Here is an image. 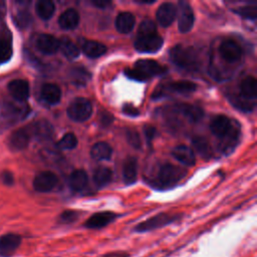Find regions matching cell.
<instances>
[{
    "instance_id": "1",
    "label": "cell",
    "mask_w": 257,
    "mask_h": 257,
    "mask_svg": "<svg viewBox=\"0 0 257 257\" xmlns=\"http://www.w3.org/2000/svg\"><path fill=\"white\" fill-rule=\"evenodd\" d=\"M170 57L177 66L189 71L197 70L201 64L198 52L190 46H174L170 51Z\"/></svg>"
},
{
    "instance_id": "2",
    "label": "cell",
    "mask_w": 257,
    "mask_h": 257,
    "mask_svg": "<svg viewBox=\"0 0 257 257\" xmlns=\"http://www.w3.org/2000/svg\"><path fill=\"white\" fill-rule=\"evenodd\" d=\"M182 218L181 214H172V213H159L157 215H154L145 221L140 222L137 224L134 228L133 231L136 233H147L151 232L157 229L164 228L166 226H169L177 221H179Z\"/></svg>"
},
{
    "instance_id": "3",
    "label": "cell",
    "mask_w": 257,
    "mask_h": 257,
    "mask_svg": "<svg viewBox=\"0 0 257 257\" xmlns=\"http://www.w3.org/2000/svg\"><path fill=\"white\" fill-rule=\"evenodd\" d=\"M186 175V171L172 164H164L159 169L157 178L161 186H172L180 182Z\"/></svg>"
},
{
    "instance_id": "4",
    "label": "cell",
    "mask_w": 257,
    "mask_h": 257,
    "mask_svg": "<svg viewBox=\"0 0 257 257\" xmlns=\"http://www.w3.org/2000/svg\"><path fill=\"white\" fill-rule=\"evenodd\" d=\"M92 112V106L88 99L84 97L75 98L67 108L69 118L74 121H84L88 119Z\"/></svg>"
},
{
    "instance_id": "5",
    "label": "cell",
    "mask_w": 257,
    "mask_h": 257,
    "mask_svg": "<svg viewBox=\"0 0 257 257\" xmlns=\"http://www.w3.org/2000/svg\"><path fill=\"white\" fill-rule=\"evenodd\" d=\"M118 215L111 211H100L92 214L83 223V227L89 230H99L112 223Z\"/></svg>"
},
{
    "instance_id": "6",
    "label": "cell",
    "mask_w": 257,
    "mask_h": 257,
    "mask_svg": "<svg viewBox=\"0 0 257 257\" xmlns=\"http://www.w3.org/2000/svg\"><path fill=\"white\" fill-rule=\"evenodd\" d=\"M163 44V38L158 34H153L138 37L135 42V48L142 53H155L162 48Z\"/></svg>"
},
{
    "instance_id": "7",
    "label": "cell",
    "mask_w": 257,
    "mask_h": 257,
    "mask_svg": "<svg viewBox=\"0 0 257 257\" xmlns=\"http://www.w3.org/2000/svg\"><path fill=\"white\" fill-rule=\"evenodd\" d=\"M195 21V16L191 5L188 2L180 1L178 5V25L179 30L183 33L189 32Z\"/></svg>"
},
{
    "instance_id": "8",
    "label": "cell",
    "mask_w": 257,
    "mask_h": 257,
    "mask_svg": "<svg viewBox=\"0 0 257 257\" xmlns=\"http://www.w3.org/2000/svg\"><path fill=\"white\" fill-rule=\"evenodd\" d=\"M25 114L24 110L10 102L0 101V125H10Z\"/></svg>"
},
{
    "instance_id": "9",
    "label": "cell",
    "mask_w": 257,
    "mask_h": 257,
    "mask_svg": "<svg viewBox=\"0 0 257 257\" xmlns=\"http://www.w3.org/2000/svg\"><path fill=\"white\" fill-rule=\"evenodd\" d=\"M147 80L153 76L161 75L166 72V67L160 65L157 61L152 59H140L135 63L134 67Z\"/></svg>"
},
{
    "instance_id": "10",
    "label": "cell",
    "mask_w": 257,
    "mask_h": 257,
    "mask_svg": "<svg viewBox=\"0 0 257 257\" xmlns=\"http://www.w3.org/2000/svg\"><path fill=\"white\" fill-rule=\"evenodd\" d=\"M22 238L16 233L0 236V257H11L20 247Z\"/></svg>"
},
{
    "instance_id": "11",
    "label": "cell",
    "mask_w": 257,
    "mask_h": 257,
    "mask_svg": "<svg viewBox=\"0 0 257 257\" xmlns=\"http://www.w3.org/2000/svg\"><path fill=\"white\" fill-rule=\"evenodd\" d=\"M171 109L178 115L184 116L190 122H198L204 116V111L201 107L190 103H178L171 107Z\"/></svg>"
},
{
    "instance_id": "12",
    "label": "cell",
    "mask_w": 257,
    "mask_h": 257,
    "mask_svg": "<svg viewBox=\"0 0 257 257\" xmlns=\"http://www.w3.org/2000/svg\"><path fill=\"white\" fill-rule=\"evenodd\" d=\"M57 183L58 178L54 173L50 171H44L35 176L33 180V188L37 192L46 193L53 190Z\"/></svg>"
},
{
    "instance_id": "13",
    "label": "cell",
    "mask_w": 257,
    "mask_h": 257,
    "mask_svg": "<svg viewBox=\"0 0 257 257\" xmlns=\"http://www.w3.org/2000/svg\"><path fill=\"white\" fill-rule=\"evenodd\" d=\"M31 137L29 125L21 127L11 134L8 139V147L12 151L24 150L28 146Z\"/></svg>"
},
{
    "instance_id": "14",
    "label": "cell",
    "mask_w": 257,
    "mask_h": 257,
    "mask_svg": "<svg viewBox=\"0 0 257 257\" xmlns=\"http://www.w3.org/2000/svg\"><path fill=\"white\" fill-rule=\"evenodd\" d=\"M197 85L188 80H179V81H174L171 83H168L162 87L154 94V96H160L164 95L168 92H173V93H190L196 90Z\"/></svg>"
},
{
    "instance_id": "15",
    "label": "cell",
    "mask_w": 257,
    "mask_h": 257,
    "mask_svg": "<svg viewBox=\"0 0 257 257\" xmlns=\"http://www.w3.org/2000/svg\"><path fill=\"white\" fill-rule=\"evenodd\" d=\"M219 52L221 57L229 63L240 60L242 56V48L234 40L223 41L219 47Z\"/></svg>"
},
{
    "instance_id": "16",
    "label": "cell",
    "mask_w": 257,
    "mask_h": 257,
    "mask_svg": "<svg viewBox=\"0 0 257 257\" xmlns=\"http://www.w3.org/2000/svg\"><path fill=\"white\" fill-rule=\"evenodd\" d=\"M7 89L9 94L17 101H25L30 94L29 83L25 79H13L8 85Z\"/></svg>"
},
{
    "instance_id": "17",
    "label": "cell",
    "mask_w": 257,
    "mask_h": 257,
    "mask_svg": "<svg viewBox=\"0 0 257 257\" xmlns=\"http://www.w3.org/2000/svg\"><path fill=\"white\" fill-rule=\"evenodd\" d=\"M235 125L231 121L229 117L226 115H217L213 117V119L210 122V130L211 132L219 139H222L226 137L234 127Z\"/></svg>"
},
{
    "instance_id": "18",
    "label": "cell",
    "mask_w": 257,
    "mask_h": 257,
    "mask_svg": "<svg viewBox=\"0 0 257 257\" xmlns=\"http://www.w3.org/2000/svg\"><path fill=\"white\" fill-rule=\"evenodd\" d=\"M36 47L43 54H54L59 49V40L50 34H40L36 39Z\"/></svg>"
},
{
    "instance_id": "19",
    "label": "cell",
    "mask_w": 257,
    "mask_h": 257,
    "mask_svg": "<svg viewBox=\"0 0 257 257\" xmlns=\"http://www.w3.org/2000/svg\"><path fill=\"white\" fill-rule=\"evenodd\" d=\"M31 136L35 137L39 141H47L50 140L53 136V126L47 120H38L29 125Z\"/></svg>"
},
{
    "instance_id": "20",
    "label": "cell",
    "mask_w": 257,
    "mask_h": 257,
    "mask_svg": "<svg viewBox=\"0 0 257 257\" xmlns=\"http://www.w3.org/2000/svg\"><path fill=\"white\" fill-rule=\"evenodd\" d=\"M177 9L172 3H163L157 11V21L163 27L170 26L176 18Z\"/></svg>"
},
{
    "instance_id": "21",
    "label": "cell",
    "mask_w": 257,
    "mask_h": 257,
    "mask_svg": "<svg viewBox=\"0 0 257 257\" xmlns=\"http://www.w3.org/2000/svg\"><path fill=\"white\" fill-rule=\"evenodd\" d=\"M172 155L177 161L185 166L191 167L195 165V154L193 150L188 146L180 145L175 147L172 151Z\"/></svg>"
},
{
    "instance_id": "22",
    "label": "cell",
    "mask_w": 257,
    "mask_h": 257,
    "mask_svg": "<svg viewBox=\"0 0 257 257\" xmlns=\"http://www.w3.org/2000/svg\"><path fill=\"white\" fill-rule=\"evenodd\" d=\"M40 95L45 102L49 104H56L61 98V90L56 84L45 83L41 87Z\"/></svg>"
},
{
    "instance_id": "23",
    "label": "cell",
    "mask_w": 257,
    "mask_h": 257,
    "mask_svg": "<svg viewBox=\"0 0 257 257\" xmlns=\"http://www.w3.org/2000/svg\"><path fill=\"white\" fill-rule=\"evenodd\" d=\"M256 79L253 76H247L242 79L239 85V90H240V96L247 99H255L256 98Z\"/></svg>"
},
{
    "instance_id": "24",
    "label": "cell",
    "mask_w": 257,
    "mask_h": 257,
    "mask_svg": "<svg viewBox=\"0 0 257 257\" xmlns=\"http://www.w3.org/2000/svg\"><path fill=\"white\" fill-rule=\"evenodd\" d=\"M138 176V162L134 157H130L125 160L122 169L123 181L127 185H132L137 181Z\"/></svg>"
},
{
    "instance_id": "25",
    "label": "cell",
    "mask_w": 257,
    "mask_h": 257,
    "mask_svg": "<svg viewBox=\"0 0 257 257\" xmlns=\"http://www.w3.org/2000/svg\"><path fill=\"white\" fill-rule=\"evenodd\" d=\"M79 14L75 9L69 8L65 10L58 19V24L63 29H73L78 25Z\"/></svg>"
},
{
    "instance_id": "26",
    "label": "cell",
    "mask_w": 257,
    "mask_h": 257,
    "mask_svg": "<svg viewBox=\"0 0 257 257\" xmlns=\"http://www.w3.org/2000/svg\"><path fill=\"white\" fill-rule=\"evenodd\" d=\"M136 23L135 16L130 12H121L117 15L115 20V27L120 33H130Z\"/></svg>"
},
{
    "instance_id": "27",
    "label": "cell",
    "mask_w": 257,
    "mask_h": 257,
    "mask_svg": "<svg viewBox=\"0 0 257 257\" xmlns=\"http://www.w3.org/2000/svg\"><path fill=\"white\" fill-rule=\"evenodd\" d=\"M82 50L86 56L96 58L106 52V46L100 42L88 40L82 45Z\"/></svg>"
},
{
    "instance_id": "28",
    "label": "cell",
    "mask_w": 257,
    "mask_h": 257,
    "mask_svg": "<svg viewBox=\"0 0 257 257\" xmlns=\"http://www.w3.org/2000/svg\"><path fill=\"white\" fill-rule=\"evenodd\" d=\"M90 155L95 160H109L112 155V149L107 143L98 142L91 148Z\"/></svg>"
},
{
    "instance_id": "29",
    "label": "cell",
    "mask_w": 257,
    "mask_h": 257,
    "mask_svg": "<svg viewBox=\"0 0 257 257\" xmlns=\"http://www.w3.org/2000/svg\"><path fill=\"white\" fill-rule=\"evenodd\" d=\"M68 183L73 191H81L87 184V175L83 170H76L70 174Z\"/></svg>"
},
{
    "instance_id": "30",
    "label": "cell",
    "mask_w": 257,
    "mask_h": 257,
    "mask_svg": "<svg viewBox=\"0 0 257 257\" xmlns=\"http://www.w3.org/2000/svg\"><path fill=\"white\" fill-rule=\"evenodd\" d=\"M239 139V130L234 126L233 130L224 138L220 139V150L225 154L231 152L237 145Z\"/></svg>"
},
{
    "instance_id": "31",
    "label": "cell",
    "mask_w": 257,
    "mask_h": 257,
    "mask_svg": "<svg viewBox=\"0 0 257 257\" xmlns=\"http://www.w3.org/2000/svg\"><path fill=\"white\" fill-rule=\"evenodd\" d=\"M35 10L39 18L43 20H48L52 17L55 11V5L50 0H40L36 3Z\"/></svg>"
},
{
    "instance_id": "32",
    "label": "cell",
    "mask_w": 257,
    "mask_h": 257,
    "mask_svg": "<svg viewBox=\"0 0 257 257\" xmlns=\"http://www.w3.org/2000/svg\"><path fill=\"white\" fill-rule=\"evenodd\" d=\"M192 144L195 150L199 153V155L204 159H210L212 157V149L208 143V141L203 137H194L192 139Z\"/></svg>"
},
{
    "instance_id": "33",
    "label": "cell",
    "mask_w": 257,
    "mask_h": 257,
    "mask_svg": "<svg viewBox=\"0 0 257 257\" xmlns=\"http://www.w3.org/2000/svg\"><path fill=\"white\" fill-rule=\"evenodd\" d=\"M59 49L68 59H74L79 55L78 47L67 37H63L59 40Z\"/></svg>"
},
{
    "instance_id": "34",
    "label": "cell",
    "mask_w": 257,
    "mask_h": 257,
    "mask_svg": "<svg viewBox=\"0 0 257 257\" xmlns=\"http://www.w3.org/2000/svg\"><path fill=\"white\" fill-rule=\"evenodd\" d=\"M112 178V173L108 168L99 167L93 173V182L96 187L102 188L106 186Z\"/></svg>"
},
{
    "instance_id": "35",
    "label": "cell",
    "mask_w": 257,
    "mask_h": 257,
    "mask_svg": "<svg viewBox=\"0 0 257 257\" xmlns=\"http://www.w3.org/2000/svg\"><path fill=\"white\" fill-rule=\"evenodd\" d=\"M70 77L73 83L77 85H84L90 79V73L84 67H73L70 69Z\"/></svg>"
},
{
    "instance_id": "36",
    "label": "cell",
    "mask_w": 257,
    "mask_h": 257,
    "mask_svg": "<svg viewBox=\"0 0 257 257\" xmlns=\"http://www.w3.org/2000/svg\"><path fill=\"white\" fill-rule=\"evenodd\" d=\"M12 56V45L10 40L0 38V64L7 62Z\"/></svg>"
},
{
    "instance_id": "37",
    "label": "cell",
    "mask_w": 257,
    "mask_h": 257,
    "mask_svg": "<svg viewBox=\"0 0 257 257\" xmlns=\"http://www.w3.org/2000/svg\"><path fill=\"white\" fill-rule=\"evenodd\" d=\"M77 145V139L72 133L65 134L57 143V147L62 150H72Z\"/></svg>"
},
{
    "instance_id": "38",
    "label": "cell",
    "mask_w": 257,
    "mask_h": 257,
    "mask_svg": "<svg viewBox=\"0 0 257 257\" xmlns=\"http://www.w3.org/2000/svg\"><path fill=\"white\" fill-rule=\"evenodd\" d=\"M80 213L75 210H65L58 217V223L60 224H72L78 220Z\"/></svg>"
},
{
    "instance_id": "39",
    "label": "cell",
    "mask_w": 257,
    "mask_h": 257,
    "mask_svg": "<svg viewBox=\"0 0 257 257\" xmlns=\"http://www.w3.org/2000/svg\"><path fill=\"white\" fill-rule=\"evenodd\" d=\"M157 28H156V24L154 23L153 20L151 19H146L144 20L140 27H139V33H138V37H142V36H148V35H153L156 34Z\"/></svg>"
},
{
    "instance_id": "40",
    "label": "cell",
    "mask_w": 257,
    "mask_h": 257,
    "mask_svg": "<svg viewBox=\"0 0 257 257\" xmlns=\"http://www.w3.org/2000/svg\"><path fill=\"white\" fill-rule=\"evenodd\" d=\"M235 13L240 15L241 17L249 20H255L257 18V7L253 6H243L234 10Z\"/></svg>"
},
{
    "instance_id": "41",
    "label": "cell",
    "mask_w": 257,
    "mask_h": 257,
    "mask_svg": "<svg viewBox=\"0 0 257 257\" xmlns=\"http://www.w3.org/2000/svg\"><path fill=\"white\" fill-rule=\"evenodd\" d=\"M31 20H32L31 15L27 11H19L14 16V22H15L16 26L21 28V29L26 28L27 26H29V24L31 23Z\"/></svg>"
},
{
    "instance_id": "42",
    "label": "cell",
    "mask_w": 257,
    "mask_h": 257,
    "mask_svg": "<svg viewBox=\"0 0 257 257\" xmlns=\"http://www.w3.org/2000/svg\"><path fill=\"white\" fill-rule=\"evenodd\" d=\"M125 137H126V141L127 143L135 149H141L142 147V140L140 135L138 134L137 131L128 128L125 132Z\"/></svg>"
},
{
    "instance_id": "43",
    "label": "cell",
    "mask_w": 257,
    "mask_h": 257,
    "mask_svg": "<svg viewBox=\"0 0 257 257\" xmlns=\"http://www.w3.org/2000/svg\"><path fill=\"white\" fill-rule=\"evenodd\" d=\"M231 101H232L233 105H235L239 109H242L245 111H250L254 106V102H251L250 100H247V99L241 97L240 95L234 96Z\"/></svg>"
},
{
    "instance_id": "44",
    "label": "cell",
    "mask_w": 257,
    "mask_h": 257,
    "mask_svg": "<svg viewBox=\"0 0 257 257\" xmlns=\"http://www.w3.org/2000/svg\"><path fill=\"white\" fill-rule=\"evenodd\" d=\"M0 180L1 182L6 185V186H12L14 183V177L13 174L9 171H4L0 175Z\"/></svg>"
},
{
    "instance_id": "45",
    "label": "cell",
    "mask_w": 257,
    "mask_h": 257,
    "mask_svg": "<svg viewBox=\"0 0 257 257\" xmlns=\"http://www.w3.org/2000/svg\"><path fill=\"white\" fill-rule=\"evenodd\" d=\"M144 134H145V137H146V140L148 142V144H151L152 141L155 139L156 137V134H157V131L154 126L152 125H146L144 127Z\"/></svg>"
},
{
    "instance_id": "46",
    "label": "cell",
    "mask_w": 257,
    "mask_h": 257,
    "mask_svg": "<svg viewBox=\"0 0 257 257\" xmlns=\"http://www.w3.org/2000/svg\"><path fill=\"white\" fill-rule=\"evenodd\" d=\"M99 257H131V253L124 250H114L110 252H106Z\"/></svg>"
},
{
    "instance_id": "47",
    "label": "cell",
    "mask_w": 257,
    "mask_h": 257,
    "mask_svg": "<svg viewBox=\"0 0 257 257\" xmlns=\"http://www.w3.org/2000/svg\"><path fill=\"white\" fill-rule=\"evenodd\" d=\"M122 111H123V113H125L126 115H130V116L139 115V110L132 104H127V103L124 104L122 107Z\"/></svg>"
},
{
    "instance_id": "48",
    "label": "cell",
    "mask_w": 257,
    "mask_h": 257,
    "mask_svg": "<svg viewBox=\"0 0 257 257\" xmlns=\"http://www.w3.org/2000/svg\"><path fill=\"white\" fill-rule=\"evenodd\" d=\"M113 121V116L108 112H102L100 117V122L102 125H108Z\"/></svg>"
},
{
    "instance_id": "49",
    "label": "cell",
    "mask_w": 257,
    "mask_h": 257,
    "mask_svg": "<svg viewBox=\"0 0 257 257\" xmlns=\"http://www.w3.org/2000/svg\"><path fill=\"white\" fill-rule=\"evenodd\" d=\"M90 2H91V4L94 5L95 7L101 8V9L106 8L107 6H109V5L111 4L110 1H106V0H91Z\"/></svg>"
},
{
    "instance_id": "50",
    "label": "cell",
    "mask_w": 257,
    "mask_h": 257,
    "mask_svg": "<svg viewBox=\"0 0 257 257\" xmlns=\"http://www.w3.org/2000/svg\"><path fill=\"white\" fill-rule=\"evenodd\" d=\"M5 12V4L3 2H0V14Z\"/></svg>"
},
{
    "instance_id": "51",
    "label": "cell",
    "mask_w": 257,
    "mask_h": 257,
    "mask_svg": "<svg viewBox=\"0 0 257 257\" xmlns=\"http://www.w3.org/2000/svg\"><path fill=\"white\" fill-rule=\"evenodd\" d=\"M138 3H140V4H153L154 3V1H137Z\"/></svg>"
}]
</instances>
